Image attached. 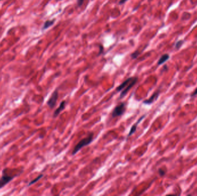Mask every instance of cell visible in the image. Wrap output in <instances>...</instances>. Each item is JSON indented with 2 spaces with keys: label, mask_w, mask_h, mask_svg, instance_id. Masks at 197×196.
I'll return each instance as SVG.
<instances>
[{
  "label": "cell",
  "mask_w": 197,
  "mask_h": 196,
  "mask_svg": "<svg viewBox=\"0 0 197 196\" xmlns=\"http://www.w3.org/2000/svg\"><path fill=\"white\" fill-rule=\"evenodd\" d=\"M137 81V77H130L128 78L124 82H122L119 86H118L116 89V90L118 92H121L120 98H122L125 97L129 90L136 84Z\"/></svg>",
  "instance_id": "cell-1"
},
{
  "label": "cell",
  "mask_w": 197,
  "mask_h": 196,
  "mask_svg": "<svg viewBox=\"0 0 197 196\" xmlns=\"http://www.w3.org/2000/svg\"><path fill=\"white\" fill-rule=\"evenodd\" d=\"M93 139V133L91 132L89 134V135L81 140L79 142H78L75 146L74 147L73 151H72V155H75L78 151H79L81 148H83L84 147L87 146L89 144H90Z\"/></svg>",
  "instance_id": "cell-2"
},
{
  "label": "cell",
  "mask_w": 197,
  "mask_h": 196,
  "mask_svg": "<svg viewBox=\"0 0 197 196\" xmlns=\"http://www.w3.org/2000/svg\"><path fill=\"white\" fill-rule=\"evenodd\" d=\"M17 175H11L7 173V169H5L3 170L2 176L0 178V189H3L11 181H12L15 177Z\"/></svg>",
  "instance_id": "cell-3"
},
{
  "label": "cell",
  "mask_w": 197,
  "mask_h": 196,
  "mask_svg": "<svg viewBox=\"0 0 197 196\" xmlns=\"http://www.w3.org/2000/svg\"><path fill=\"white\" fill-rule=\"evenodd\" d=\"M126 104L124 102H121L117 105L112 112V117L113 118L122 116L126 112Z\"/></svg>",
  "instance_id": "cell-4"
},
{
  "label": "cell",
  "mask_w": 197,
  "mask_h": 196,
  "mask_svg": "<svg viewBox=\"0 0 197 196\" xmlns=\"http://www.w3.org/2000/svg\"><path fill=\"white\" fill-rule=\"evenodd\" d=\"M58 89H55L52 93L51 97L49 98L48 101L47 102V104L50 109H53L55 106L58 98Z\"/></svg>",
  "instance_id": "cell-5"
},
{
  "label": "cell",
  "mask_w": 197,
  "mask_h": 196,
  "mask_svg": "<svg viewBox=\"0 0 197 196\" xmlns=\"http://www.w3.org/2000/svg\"><path fill=\"white\" fill-rule=\"evenodd\" d=\"M145 117V115H143L142 116H141L140 118L138 120V121L132 127V128H131V130H130V132H129V134L128 135V137L131 136L132 135H133L136 132V131L137 130V128L138 125L144 119V118Z\"/></svg>",
  "instance_id": "cell-6"
},
{
  "label": "cell",
  "mask_w": 197,
  "mask_h": 196,
  "mask_svg": "<svg viewBox=\"0 0 197 196\" xmlns=\"http://www.w3.org/2000/svg\"><path fill=\"white\" fill-rule=\"evenodd\" d=\"M159 96V91L156 92L155 93H154L152 94V96L149 98L144 101L143 103L145 104H149V105L151 104L157 99V98H158Z\"/></svg>",
  "instance_id": "cell-7"
},
{
  "label": "cell",
  "mask_w": 197,
  "mask_h": 196,
  "mask_svg": "<svg viewBox=\"0 0 197 196\" xmlns=\"http://www.w3.org/2000/svg\"><path fill=\"white\" fill-rule=\"evenodd\" d=\"M65 106H66V101H62L60 103L59 106L54 112V114H53L54 118H55V117H57L59 114V113L65 108Z\"/></svg>",
  "instance_id": "cell-8"
},
{
  "label": "cell",
  "mask_w": 197,
  "mask_h": 196,
  "mask_svg": "<svg viewBox=\"0 0 197 196\" xmlns=\"http://www.w3.org/2000/svg\"><path fill=\"white\" fill-rule=\"evenodd\" d=\"M170 58V56L168 54H166L163 55L159 59L158 62H157V64L158 65H162V64H163L164 63H165L166 62H167Z\"/></svg>",
  "instance_id": "cell-9"
},
{
  "label": "cell",
  "mask_w": 197,
  "mask_h": 196,
  "mask_svg": "<svg viewBox=\"0 0 197 196\" xmlns=\"http://www.w3.org/2000/svg\"><path fill=\"white\" fill-rule=\"evenodd\" d=\"M54 21L55 20H47L46 21L45 24H44V25L42 28V29L44 30V29H47L48 28H49L50 27H51V25H53L54 23Z\"/></svg>",
  "instance_id": "cell-10"
},
{
  "label": "cell",
  "mask_w": 197,
  "mask_h": 196,
  "mask_svg": "<svg viewBox=\"0 0 197 196\" xmlns=\"http://www.w3.org/2000/svg\"><path fill=\"white\" fill-rule=\"evenodd\" d=\"M43 177V174H40L39 175H38L36 178H35L34 179H33L32 181H30V182H29V183H28V186H30L31 185L34 184L35 183H36V182H37L39 179H41Z\"/></svg>",
  "instance_id": "cell-11"
},
{
  "label": "cell",
  "mask_w": 197,
  "mask_h": 196,
  "mask_svg": "<svg viewBox=\"0 0 197 196\" xmlns=\"http://www.w3.org/2000/svg\"><path fill=\"white\" fill-rule=\"evenodd\" d=\"M140 54V52L139 51H136L134 52L133 54H131V57L133 59H136L139 56Z\"/></svg>",
  "instance_id": "cell-12"
},
{
  "label": "cell",
  "mask_w": 197,
  "mask_h": 196,
  "mask_svg": "<svg viewBox=\"0 0 197 196\" xmlns=\"http://www.w3.org/2000/svg\"><path fill=\"white\" fill-rule=\"evenodd\" d=\"M183 41H178V42L176 43V45H175V48H176V49H179L182 47V46L183 45Z\"/></svg>",
  "instance_id": "cell-13"
},
{
  "label": "cell",
  "mask_w": 197,
  "mask_h": 196,
  "mask_svg": "<svg viewBox=\"0 0 197 196\" xmlns=\"http://www.w3.org/2000/svg\"><path fill=\"white\" fill-rule=\"evenodd\" d=\"M84 2V0H77V5L79 7H81L83 4Z\"/></svg>",
  "instance_id": "cell-14"
},
{
  "label": "cell",
  "mask_w": 197,
  "mask_h": 196,
  "mask_svg": "<svg viewBox=\"0 0 197 196\" xmlns=\"http://www.w3.org/2000/svg\"><path fill=\"white\" fill-rule=\"evenodd\" d=\"M159 173L161 175H164L165 174V172L164 171L162 170V169H160L159 170Z\"/></svg>",
  "instance_id": "cell-15"
},
{
  "label": "cell",
  "mask_w": 197,
  "mask_h": 196,
  "mask_svg": "<svg viewBox=\"0 0 197 196\" xmlns=\"http://www.w3.org/2000/svg\"><path fill=\"white\" fill-rule=\"evenodd\" d=\"M127 1H128V0H121V1H120L119 4H124V3H125Z\"/></svg>",
  "instance_id": "cell-16"
},
{
  "label": "cell",
  "mask_w": 197,
  "mask_h": 196,
  "mask_svg": "<svg viewBox=\"0 0 197 196\" xmlns=\"http://www.w3.org/2000/svg\"><path fill=\"white\" fill-rule=\"evenodd\" d=\"M99 49H100V53L99 54H100L102 52H103V47H102V46H100L99 47Z\"/></svg>",
  "instance_id": "cell-17"
},
{
  "label": "cell",
  "mask_w": 197,
  "mask_h": 196,
  "mask_svg": "<svg viewBox=\"0 0 197 196\" xmlns=\"http://www.w3.org/2000/svg\"><path fill=\"white\" fill-rule=\"evenodd\" d=\"M197 94V88L195 89V90L194 91V93L192 94V96H195V95H196Z\"/></svg>",
  "instance_id": "cell-18"
},
{
  "label": "cell",
  "mask_w": 197,
  "mask_h": 196,
  "mask_svg": "<svg viewBox=\"0 0 197 196\" xmlns=\"http://www.w3.org/2000/svg\"><path fill=\"white\" fill-rule=\"evenodd\" d=\"M1 1V0H0V1Z\"/></svg>",
  "instance_id": "cell-19"
}]
</instances>
